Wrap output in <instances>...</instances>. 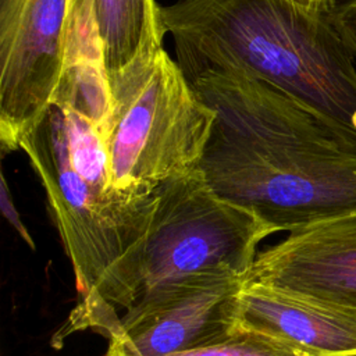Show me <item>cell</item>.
Wrapping results in <instances>:
<instances>
[{
    "mask_svg": "<svg viewBox=\"0 0 356 356\" xmlns=\"http://www.w3.org/2000/svg\"><path fill=\"white\" fill-rule=\"evenodd\" d=\"M216 120L199 170L221 199L278 231L356 216V150L303 106L235 74L189 78Z\"/></svg>",
    "mask_w": 356,
    "mask_h": 356,
    "instance_id": "1",
    "label": "cell"
},
{
    "mask_svg": "<svg viewBox=\"0 0 356 356\" xmlns=\"http://www.w3.org/2000/svg\"><path fill=\"white\" fill-rule=\"evenodd\" d=\"M298 0H179L160 7L188 78L235 74L264 82L356 150V67L330 15Z\"/></svg>",
    "mask_w": 356,
    "mask_h": 356,
    "instance_id": "2",
    "label": "cell"
},
{
    "mask_svg": "<svg viewBox=\"0 0 356 356\" xmlns=\"http://www.w3.org/2000/svg\"><path fill=\"white\" fill-rule=\"evenodd\" d=\"M18 149L46 191L81 295L53 346L83 330L108 339L134 302L157 188L107 191L81 175L71 163L65 113L57 104L29 127Z\"/></svg>",
    "mask_w": 356,
    "mask_h": 356,
    "instance_id": "3",
    "label": "cell"
},
{
    "mask_svg": "<svg viewBox=\"0 0 356 356\" xmlns=\"http://www.w3.org/2000/svg\"><path fill=\"white\" fill-rule=\"evenodd\" d=\"M108 88L103 139L115 188L153 191L199 168L216 113L164 49L108 75Z\"/></svg>",
    "mask_w": 356,
    "mask_h": 356,
    "instance_id": "4",
    "label": "cell"
},
{
    "mask_svg": "<svg viewBox=\"0 0 356 356\" xmlns=\"http://www.w3.org/2000/svg\"><path fill=\"white\" fill-rule=\"evenodd\" d=\"M274 232L217 196L199 168L160 184L131 307L197 273L227 270L248 277L257 245Z\"/></svg>",
    "mask_w": 356,
    "mask_h": 356,
    "instance_id": "5",
    "label": "cell"
},
{
    "mask_svg": "<svg viewBox=\"0 0 356 356\" xmlns=\"http://www.w3.org/2000/svg\"><path fill=\"white\" fill-rule=\"evenodd\" d=\"M71 0H0V149L51 104L64 68Z\"/></svg>",
    "mask_w": 356,
    "mask_h": 356,
    "instance_id": "6",
    "label": "cell"
},
{
    "mask_svg": "<svg viewBox=\"0 0 356 356\" xmlns=\"http://www.w3.org/2000/svg\"><path fill=\"white\" fill-rule=\"evenodd\" d=\"M245 280L209 270L160 289L121 316L104 356H171L228 338Z\"/></svg>",
    "mask_w": 356,
    "mask_h": 356,
    "instance_id": "7",
    "label": "cell"
},
{
    "mask_svg": "<svg viewBox=\"0 0 356 356\" xmlns=\"http://www.w3.org/2000/svg\"><path fill=\"white\" fill-rule=\"evenodd\" d=\"M246 282L316 303L356 307V216L289 232L257 253Z\"/></svg>",
    "mask_w": 356,
    "mask_h": 356,
    "instance_id": "8",
    "label": "cell"
},
{
    "mask_svg": "<svg viewBox=\"0 0 356 356\" xmlns=\"http://www.w3.org/2000/svg\"><path fill=\"white\" fill-rule=\"evenodd\" d=\"M236 330L280 338L309 356H356V307L316 303L246 280L236 298Z\"/></svg>",
    "mask_w": 356,
    "mask_h": 356,
    "instance_id": "9",
    "label": "cell"
},
{
    "mask_svg": "<svg viewBox=\"0 0 356 356\" xmlns=\"http://www.w3.org/2000/svg\"><path fill=\"white\" fill-rule=\"evenodd\" d=\"M51 104L76 111L103 135L110 88L92 0H71L64 68Z\"/></svg>",
    "mask_w": 356,
    "mask_h": 356,
    "instance_id": "10",
    "label": "cell"
},
{
    "mask_svg": "<svg viewBox=\"0 0 356 356\" xmlns=\"http://www.w3.org/2000/svg\"><path fill=\"white\" fill-rule=\"evenodd\" d=\"M107 76L163 49L165 35L156 0H92Z\"/></svg>",
    "mask_w": 356,
    "mask_h": 356,
    "instance_id": "11",
    "label": "cell"
},
{
    "mask_svg": "<svg viewBox=\"0 0 356 356\" xmlns=\"http://www.w3.org/2000/svg\"><path fill=\"white\" fill-rule=\"evenodd\" d=\"M171 356H309L293 345L260 332L235 330L228 338Z\"/></svg>",
    "mask_w": 356,
    "mask_h": 356,
    "instance_id": "12",
    "label": "cell"
},
{
    "mask_svg": "<svg viewBox=\"0 0 356 356\" xmlns=\"http://www.w3.org/2000/svg\"><path fill=\"white\" fill-rule=\"evenodd\" d=\"M330 15L339 36L356 58V0H335Z\"/></svg>",
    "mask_w": 356,
    "mask_h": 356,
    "instance_id": "13",
    "label": "cell"
},
{
    "mask_svg": "<svg viewBox=\"0 0 356 356\" xmlns=\"http://www.w3.org/2000/svg\"><path fill=\"white\" fill-rule=\"evenodd\" d=\"M0 206H1V211L4 214V217L7 218V221L18 231V234L22 236V239L32 248L35 249V242L33 239L31 238L28 229L25 228L17 209H15V204L13 202V196H11V191L8 188V184H7V179H6V175L4 172L1 171V175H0Z\"/></svg>",
    "mask_w": 356,
    "mask_h": 356,
    "instance_id": "14",
    "label": "cell"
},
{
    "mask_svg": "<svg viewBox=\"0 0 356 356\" xmlns=\"http://www.w3.org/2000/svg\"><path fill=\"white\" fill-rule=\"evenodd\" d=\"M309 7H332L335 0H298Z\"/></svg>",
    "mask_w": 356,
    "mask_h": 356,
    "instance_id": "15",
    "label": "cell"
}]
</instances>
